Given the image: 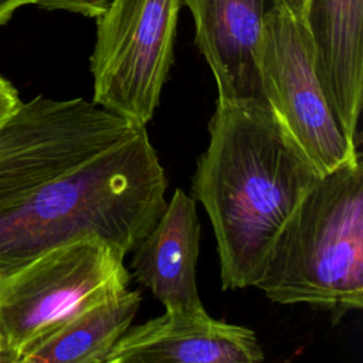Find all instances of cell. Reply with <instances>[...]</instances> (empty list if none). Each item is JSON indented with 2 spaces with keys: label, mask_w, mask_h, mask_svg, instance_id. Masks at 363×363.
I'll list each match as a JSON object with an SVG mask.
<instances>
[{
  "label": "cell",
  "mask_w": 363,
  "mask_h": 363,
  "mask_svg": "<svg viewBox=\"0 0 363 363\" xmlns=\"http://www.w3.org/2000/svg\"><path fill=\"white\" fill-rule=\"evenodd\" d=\"M191 179L208 214L224 289L255 286L274 244L322 177L269 106L217 104Z\"/></svg>",
  "instance_id": "6da1fadb"
},
{
  "label": "cell",
  "mask_w": 363,
  "mask_h": 363,
  "mask_svg": "<svg viewBox=\"0 0 363 363\" xmlns=\"http://www.w3.org/2000/svg\"><path fill=\"white\" fill-rule=\"evenodd\" d=\"M167 180L147 130L78 169L0 207V274L79 240L104 241L125 255L166 208Z\"/></svg>",
  "instance_id": "7a4b0ae2"
},
{
  "label": "cell",
  "mask_w": 363,
  "mask_h": 363,
  "mask_svg": "<svg viewBox=\"0 0 363 363\" xmlns=\"http://www.w3.org/2000/svg\"><path fill=\"white\" fill-rule=\"evenodd\" d=\"M277 303H306L335 319L363 305L362 153L322 176L279 233L255 285Z\"/></svg>",
  "instance_id": "3957f363"
},
{
  "label": "cell",
  "mask_w": 363,
  "mask_h": 363,
  "mask_svg": "<svg viewBox=\"0 0 363 363\" xmlns=\"http://www.w3.org/2000/svg\"><path fill=\"white\" fill-rule=\"evenodd\" d=\"M125 254L95 238L52 248L0 278V363H14L89 308L126 291Z\"/></svg>",
  "instance_id": "277c9868"
},
{
  "label": "cell",
  "mask_w": 363,
  "mask_h": 363,
  "mask_svg": "<svg viewBox=\"0 0 363 363\" xmlns=\"http://www.w3.org/2000/svg\"><path fill=\"white\" fill-rule=\"evenodd\" d=\"M84 98L38 95L0 125V207L78 169L139 129Z\"/></svg>",
  "instance_id": "5b68a950"
},
{
  "label": "cell",
  "mask_w": 363,
  "mask_h": 363,
  "mask_svg": "<svg viewBox=\"0 0 363 363\" xmlns=\"http://www.w3.org/2000/svg\"><path fill=\"white\" fill-rule=\"evenodd\" d=\"M183 0H109L96 17L94 104L135 125L152 119L173 62Z\"/></svg>",
  "instance_id": "8992f818"
},
{
  "label": "cell",
  "mask_w": 363,
  "mask_h": 363,
  "mask_svg": "<svg viewBox=\"0 0 363 363\" xmlns=\"http://www.w3.org/2000/svg\"><path fill=\"white\" fill-rule=\"evenodd\" d=\"M259 72L269 108L320 176L360 155L323 92L302 20L279 0L264 16Z\"/></svg>",
  "instance_id": "52a82bcc"
},
{
  "label": "cell",
  "mask_w": 363,
  "mask_h": 363,
  "mask_svg": "<svg viewBox=\"0 0 363 363\" xmlns=\"http://www.w3.org/2000/svg\"><path fill=\"white\" fill-rule=\"evenodd\" d=\"M196 45L217 84V104L269 106L259 72L264 16L277 0H183Z\"/></svg>",
  "instance_id": "ba28073f"
},
{
  "label": "cell",
  "mask_w": 363,
  "mask_h": 363,
  "mask_svg": "<svg viewBox=\"0 0 363 363\" xmlns=\"http://www.w3.org/2000/svg\"><path fill=\"white\" fill-rule=\"evenodd\" d=\"M252 330L204 313L164 312L128 329L106 360L115 363H261Z\"/></svg>",
  "instance_id": "9c48e42d"
},
{
  "label": "cell",
  "mask_w": 363,
  "mask_h": 363,
  "mask_svg": "<svg viewBox=\"0 0 363 363\" xmlns=\"http://www.w3.org/2000/svg\"><path fill=\"white\" fill-rule=\"evenodd\" d=\"M362 21L363 0H306L302 16L323 92L356 143L363 101Z\"/></svg>",
  "instance_id": "30bf717a"
},
{
  "label": "cell",
  "mask_w": 363,
  "mask_h": 363,
  "mask_svg": "<svg viewBox=\"0 0 363 363\" xmlns=\"http://www.w3.org/2000/svg\"><path fill=\"white\" fill-rule=\"evenodd\" d=\"M199 242L196 200L176 189L159 220L132 250L130 262L135 278L167 312H206L196 284Z\"/></svg>",
  "instance_id": "8fae6325"
},
{
  "label": "cell",
  "mask_w": 363,
  "mask_h": 363,
  "mask_svg": "<svg viewBox=\"0 0 363 363\" xmlns=\"http://www.w3.org/2000/svg\"><path fill=\"white\" fill-rule=\"evenodd\" d=\"M139 306L140 294L126 289L82 312L14 363H104Z\"/></svg>",
  "instance_id": "7c38bea8"
},
{
  "label": "cell",
  "mask_w": 363,
  "mask_h": 363,
  "mask_svg": "<svg viewBox=\"0 0 363 363\" xmlns=\"http://www.w3.org/2000/svg\"><path fill=\"white\" fill-rule=\"evenodd\" d=\"M109 0H35L34 6L43 10H64L85 17H98Z\"/></svg>",
  "instance_id": "4fadbf2b"
},
{
  "label": "cell",
  "mask_w": 363,
  "mask_h": 363,
  "mask_svg": "<svg viewBox=\"0 0 363 363\" xmlns=\"http://www.w3.org/2000/svg\"><path fill=\"white\" fill-rule=\"evenodd\" d=\"M23 104L17 88L0 74V125Z\"/></svg>",
  "instance_id": "5bb4252c"
},
{
  "label": "cell",
  "mask_w": 363,
  "mask_h": 363,
  "mask_svg": "<svg viewBox=\"0 0 363 363\" xmlns=\"http://www.w3.org/2000/svg\"><path fill=\"white\" fill-rule=\"evenodd\" d=\"M34 3L35 0H0V26L7 24L20 7Z\"/></svg>",
  "instance_id": "9a60e30c"
},
{
  "label": "cell",
  "mask_w": 363,
  "mask_h": 363,
  "mask_svg": "<svg viewBox=\"0 0 363 363\" xmlns=\"http://www.w3.org/2000/svg\"><path fill=\"white\" fill-rule=\"evenodd\" d=\"M279 3H281L291 14H294L296 18L302 20L303 9H305L306 0H279Z\"/></svg>",
  "instance_id": "2e32d148"
},
{
  "label": "cell",
  "mask_w": 363,
  "mask_h": 363,
  "mask_svg": "<svg viewBox=\"0 0 363 363\" xmlns=\"http://www.w3.org/2000/svg\"><path fill=\"white\" fill-rule=\"evenodd\" d=\"M104 363H115V362H109V360H106V362H104Z\"/></svg>",
  "instance_id": "e0dca14e"
},
{
  "label": "cell",
  "mask_w": 363,
  "mask_h": 363,
  "mask_svg": "<svg viewBox=\"0 0 363 363\" xmlns=\"http://www.w3.org/2000/svg\"><path fill=\"white\" fill-rule=\"evenodd\" d=\"M0 278H1V274H0Z\"/></svg>",
  "instance_id": "ac0fdd59"
}]
</instances>
